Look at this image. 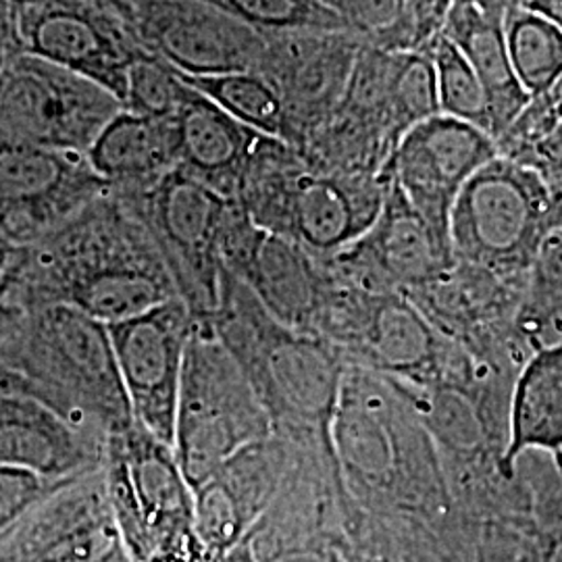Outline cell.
I'll return each mask as SVG.
<instances>
[{
    "label": "cell",
    "mask_w": 562,
    "mask_h": 562,
    "mask_svg": "<svg viewBox=\"0 0 562 562\" xmlns=\"http://www.w3.org/2000/svg\"><path fill=\"white\" fill-rule=\"evenodd\" d=\"M540 171H542L543 180L548 183V188H550L562 215V159L561 161L543 165V167H540Z\"/></svg>",
    "instance_id": "obj_46"
},
{
    "label": "cell",
    "mask_w": 562,
    "mask_h": 562,
    "mask_svg": "<svg viewBox=\"0 0 562 562\" xmlns=\"http://www.w3.org/2000/svg\"><path fill=\"white\" fill-rule=\"evenodd\" d=\"M440 113L436 67L429 48L396 50L390 78V120L398 144L415 125Z\"/></svg>",
    "instance_id": "obj_31"
},
{
    "label": "cell",
    "mask_w": 562,
    "mask_h": 562,
    "mask_svg": "<svg viewBox=\"0 0 562 562\" xmlns=\"http://www.w3.org/2000/svg\"><path fill=\"white\" fill-rule=\"evenodd\" d=\"M20 41L23 55L94 81L120 102L130 67L144 50L125 21L88 0L20 11Z\"/></svg>",
    "instance_id": "obj_19"
},
{
    "label": "cell",
    "mask_w": 562,
    "mask_h": 562,
    "mask_svg": "<svg viewBox=\"0 0 562 562\" xmlns=\"http://www.w3.org/2000/svg\"><path fill=\"white\" fill-rule=\"evenodd\" d=\"M252 27L262 38L294 32L346 30L344 21L322 0H206Z\"/></svg>",
    "instance_id": "obj_33"
},
{
    "label": "cell",
    "mask_w": 562,
    "mask_h": 562,
    "mask_svg": "<svg viewBox=\"0 0 562 562\" xmlns=\"http://www.w3.org/2000/svg\"><path fill=\"white\" fill-rule=\"evenodd\" d=\"M192 92L194 88L183 81L176 67L148 50H142L140 57L130 67L121 104L123 111L134 115L173 120Z\"/></svg>",
    "instance_id": "obj_35"
},
{
    "label": "cell",
    "mask_w": 562,
    "mask_h": 562,
    "mask_svg": "<svg viewBox=\"0 0 562 562\" xmlns=\"http://www.w3.org/2000/svg\"><path fill=\"white\" fill-rule=\"evenodd\" d=\"M364 44L382 50H417L413 0H322Z\"/></svg>",
    "instance_id": "obj_32"
},
{
    "label": "cell",
    "mask_w": 562,
    "mask_h": 562,
    "mask_svg": "<svg viewBox=\"0 0 562 562\" xmlns=\"http://www.w3.org/2000/svg\"><path fill=\"white\" fill-rule=\"evenodd\" d=\"M440 34L475 71L492 111V138L498 140L529 101L513 69L503 21L487 18L467 0H457Z\"/></svg>",
    "instance_id": "obj_27"
},
{
    "label": "cell",
    "mask_w": 562,
    "mask_h": 562,
    "mask_svg": "<svg viewBox=\"0 0 562 562\" xmlns=\"http://www.w3.org/2000/svg\"><path fill=\"white\" fill-rule=\"evenodd\" d=\"M265 562H350L348 533L285 548Z\"/></svg>",
    "instance_id": "obj_38"
},
{
    "label": "cell",
    "mask_w": 562,
    "mask_h": 562,
    "mask_svg": "<svg viewBox=\"0 0 562 562\" xmlns=\"http://www.w3.org/2000/svg\"><path fill=\"white\" fill-rule=\"evenodd\" d=\"M0 371L18 373L34 401L101 438L134 423L109 327L69 304L2 302Z\"/></svg>",
    "instance_id": "obj_3"
},
{
    "label": "cell",
    "mask_w": 562,
    "mask_h": 562,
    "mask_svg": "<svg viewBox=\"0 0 562 562\" xmlns=\"http://www.w3.org/2000/svg\"><path fill=\"white\" fill-rule=\"evenodd\" d=\"M125 2H127V4H130V0H125Z\"/></svg>",
    "instance_id": "obj_50"
},
{
    "label": "cell",
    "mask_w": 562,
    "mask_h": 562,
    "mask_svg": "<svg viewBox=\"0 0 562 562\" xmlns=\"http://www.w3.org/2000/svg\"><path fill=\"white\" fill-rule=\"evenodd\" d=\"M123 111L94 81L20 55L0 69V146H41L86 155Z\"/></svg>",
    "instance_id": "obj_11"
},
{
    "label": "cell",
    "mask_w": 562,
    "mask_h": 562,
    "mask_svg": "<svg viewBox=\"0 0 562 562\" xmlns=\"http://www.w3.org/2000/svg\"><path fill=\"white\" fill-rule=\"evenodd\" d=\"M0 562H132L102 469L63 483L2 531Z\"/></svg>",
    "instance_id": "obj_17"
},
{
    "label": "cell",
    "mask_w": 562,
    "mask_h": 562,
    "mask_svg": "<svg viewBox=\"0 0 562 562\" xmlns=\"http://www.w3.org/2000/svg\"><path fill=\"white\" fill-rule=\"evenodd\" d=\"M331 278L315 336L331 344L346 367L413 387L473 385L490 375L487 367L443 338L404 294L369 292L334 271Z\"/></svg>",
    "instance_id": "obj_6"
},
{
    "label": "cell",
    "mask_w": 562,
    "mask_h": 562,
    "mask_svg": "<svg viewBox=\"0 0 562 562\" xmlns=\"http://www.w3.org/2000/svg\"><path fill=\"white\" fill-rule=\"evenodd\" d=\"M561 223L542 171L498 155L462 188L448 238L454 261L527 281L543 240Z\"/></svg>",
    "instance_id": "obj_7"
},
{
    "label": "cell",
    "mask_w": 562,
    "mask_h": 562,
    "mask_svg": "<svg viewBox=\"0 0 562 562\" xmlns=\"http://www.w3.org/2000/svg\"><path fill=\"white\" fill-rule=\"evenodd\" d=\"M63 483L67 482H46L34 473L0 467V533Z\"/></svg>",
    "instance_id": "obj_37"
},
{
    "label": "cell",
    "mask_w": 562,
    "mask_h": 562,
    "mask_svg": "<svg viewBox=\"0 0 562 562\" xmlns=\"http://www.w3.org/2000/svg\"><path fill=\"white\" fill-rule=\"evenodd\" d=\"M144 562H217L202 546L201 540L196 538V533H190L186 538H181L180 542L171 543L167 548L159 550L157 554H153L150 559Z\"/></svg>",
    "instance_id": "obj_42"
},
{
    "label": "cell",
    "mask_w": 562,
    "mask_h": 562,
    "mask_svg": "<svg viewBox=\"0 0 562 562\" xmlns=\"http://www.w3.org/2000/svg\"><path fill=\"white\" fill-rule=\"evenodd\" d=\"M88 2H92V4L101 7L104 11H109V13L117 15V18H121L123 21L127 18V9H130V4H127L125 0H88Z\"/></svg>",
    "instance_id": "obj_47"
},
{
    "label": "cell",
    "mask_w": 562,
    "mask_h": 562,
    "mask_svg": "<svg viewBox=\"0 0 562 562\" xmlns=\"http://www.w3.org/2000/svg\"><path fill=\"white\" fill-rule=\"evenodd\" d=\"M220 562H257L255 561V557H252V552H250V548H248V543L241 542L240 546H236L234 550H229L225 557H223Z\"/></svg>",
    "instance_id": "obj_48"
},
{
    "label": "cell",
    "mask_w": 562,
    "mask_h": 562,
    "mask_svg": "<svg viewBox=\"0 0 562 562\" xmlns=\"http://www.w3.org/2000/svg\"><path fill=\"white\" fill-rule=\"evenodd\" d=\"M504 32L522 90L529 99L542 94L562 74L561 30L521 7L508 15Z\"/></svg>",
    "instance_id": "obj_30"
},
{
    "label": "cell",
    "mask_w": 562,
    "mask_h": 562,
    "mask_svg": "<svg viewBox=\"0 0 562 562\" xmlns=\"http://www.w3.org/2000/svg\"><path fill=\"white\" fill-rule=\"evenodd\" d=\"M561 475H562V471H561Z\"/></svg>",
    "instance_id": "obj_51"
},
{
    "label": "cell",
    "mask_w": 562,
    "mask_h": 562,
    "mask_svg": "<svg viewBox=\"0 0 562 562\" xmlns=\"http://www.w3.org/2000/svg\"><path fill=\"white\" fill-rule=\"evenodd\" d=\"M475 9H480L487 18L506 23L508 15H513L517 9H521L525 0H467Z\"/></svg>",
    "instance_id": "obj_44"
},
{
    "label": "cell",
    "mask_w": 562,
    "mask_h": 562,
    "mask_svg": "<svg viewBox=\"0 0 562 562\" xmlns=\"http://www.w3.org/2000/svg\"><path fill=\"white\" fill-rule=\"evenodd\" d=\"M331 448L348 501L417 540L459 510L436 443L390 378L346 367Z\"/></svg>",
    "instance_id": "obj_1"
},
{
    "label": "cell",
    "mask_w": 562,
    "mask_h": 562,
    "mask_svg": "<svg viewBox=\"0 0 562 562\" xmlns=\"http://www.w3.org/2000/svg\"><path fill=\"white\" fill-rule=\"evenodd\" d=\"M364 42L348 30L294 32L265 38L257 71L283 106V138L301 150L340 104Z\"/></svg>",
    "instance_id": "obj_18"
},
{
    "label": "cell",
    "mask_w": 562,
    "mask_h": 562,
    "mask_svg": "<svg viewBox=\"0 0 562 562\" xmlns=\"http://www.w3.org/2000/svg\"><path fill=\"white\" fill-rule=\"evenodd\" d=\"M292 454L294 442L273 431L241 448L192 490L194 533L215 561L240 546L273 503Z\"/></svg>",
    "instance_id": "obj_22"
},
{
    "label": "cell",
    "mask_w": 562,
    "mask_h": 562,
    "mask_svg": "<svg viewBox=\"0 0 562 562\" xmlns=\"http://www.w3.org/2000/svg\"><path fill=\"white\" fill-rule=\"evenodd\" d=\"M176 120L121 111L86 153L90 167L111 190H140L178 167Z\"/></svg>",
    "instance_id": "obj_26"
},
{
    "label": "cell",
    "mask_w": 562,
    "mask_h": 562,
    "mask_svg": "<svg viewBox=\"0 0 562 562\" xmlns=\"http://www.w3.org/2000/svg\"><path fill=\"white\" fill-rule=\"evenodd\" d=\"M457 0H413L415 27H417V50L429 48L442 32L443 21L448 18Z\"/></svg>",
    "instance_id": "obj_39"
},
{
    "label": "cell",
    "mask_w": 562,
    "mask_h": 562,
    "mask_svg": "<svg viewBox=\"0 0 562 562\" xmlns=\"http://www.w3.org/2000/svg\"><path fill=\"white\" fill-rule=\"evenodd\" d=\"M106 327L134 422L173 448L181 373L196 319L180 299H171Z\"/></svg>",
    "instance_id": "obj_15"
},
{
    "label": "cell",
    "mask_w": 562,
    "mask_h": 562,
    "mask_svg": "<svg viewBox=\"0 0 562 562\" xmlns=\"http://www.w3.org/2000/svg\"><path fill=\"white\" fill-rule=\"evenodd\" d=\"M452 262L450 244L431 229L390 180L375 223L327 265L340 280L357 288L406 296L440 278Z\"/></svg>",
    "instance_id": "obj_21"
},
{
    "label": "cell",
    "mask_w": 562,
    "mask_h": 562,
    "mask_svg": "<svg viewBox=\"0 0 562 562\" xmlns=\"http://www.w3.org/2000/svg\"><path fill=\"white\" fill-rule=\"evenodd\" d=\"M109 192L86 155L0 146V238L32 246Z\"/></svg>",
    "instance_id": "obj_14"
},
{
    "label": "cell",
    "mask_w": 562,
    "mask_h": 562,
    "mask_svg": "<svg viewBox=\"0 0 562 562\" xmlns=\"http://www.w3.org/2000/svg\"><path fill=\"white\" fill-rule=\"evenodd\" d=\"M23 55L20 41V11L0 0V69Z\"/></svg>",
    "instance_id": "obj_40"
},
{
    "label": "cell",
    "mask_w": 562,
    "mask_h": 562,
    "mask_svg": "<svg viewBox=\"0 0 562 562\" xmlns=\"http://www.w3.org/2000/svg\"><path fill=\"white\" fill-rule=\"evenodd\" d=\"M517 334L529 355L562 340V223L548 234L529 269Z\"/></svg>",
    "instance_id": "obj_28"
},
{
    "label": "cell",
    "mask_w": 562,
    "mask_h": 562,
    "mask_svg": "<svg viewBox=\"0 0 562 562\" xmlns=\"http://www.w3.org/2000/svg\"><path fill=\"white\" fill-rule=\"evenodd\" d=\"M11 7H15L18 11H27V9H36V7H44L50 2H63V0H7Z\"/></svg>",
    "instance_id": "obj_49"
},
{
    "label": "cell",
    "mask_w": 562,
    "mask_h": 562,
    "mask_svg": "<svg viewBox=\"0 0 562 562\" xmlns=\"http://www.w3.org/2000/svg\"><path fill=\"white\" fill-rule=\"evenodd\" d=\"M183 81L215 102L227 115L262 136L283 138V106L271 81L259 71H238L222 76H186Z\"/></svg>",
    "instance_id": "obj_29"
},
{
    "label": "cell",
    "mask_w": 562,
    "mask_h": 562,
    "mask_svg": "<svg viewBox=\"0 0 562 562\" xmlns=\"http://www.w3.org/2000/svg\"><path fill=\"white\" fill-rule=\"evenodd\" d=\"M178 299L161 252L134 206L104 192L48 238L25 246L2 301L59 302L111 325Z\"/></svg>",
    "instance_id": "obj_2"
},
{
    "label": "cell",
    "mask_w": 562,
    "mask_h": 562,
    "mask_svg": "<svg viewBox=\"0 0 562 562\" xmlns=\"http://www.w3.org/2000/svg\"><path fill=\"white\" fill-rule=\"evenodd\" d=\"M271 434V419L240 364L211 323L196 322L186 350L173 429V452L190 487Z\"/></svg>",
    "instance_id": "obj_8"
},
{
    "label": "cell",
    "mask_w": 562,
    "mask_h": 562,
    "mask_svg": "<svg viewBox=\"0 0 562 562\" xmlns=\"http://www.w3.org/2000/svg\"><path fill=\"white\" fill-rule=\"evenodd\" d=\"M429 53L434 57L440 111L452 120L464 121L492 136V111L471 65L461 50L442 34L431 42Z\"/></svg>",
    "instance_id": "obj_34"
},
{
    "label": "cell",
    "mask_w": 562,
    "mask_h": 562,
    "mask_svg": "<svg viewBox=\"0 0 562 562\" xmlns=\"http://www.w3.org/2000/svg\"><path fill=\"white\" fill-rule=\"evenodd\" d=\"M548 454L562 471V340L536 350L522 362L508 401L503 475L529 454Z\"/></svg>",
    "instance_id": "obj_25"
},
{
    "label": "cell",
    "mask_w": 562,
    "mask_h": 562,
    "mask_svg": "<svg viewBox=\"0 0 562 562\" xmlns=\"http://www.w3.org/2000/svg\"><path fill=\"white\" fill-rule=\"evenodd\" d=\"M562 159V123L546 138V140L525 159L522 162L540 169L548 162L561 161Z\"/></svg>",
    "instance_id": "obj_43"
},
{
    "label": "cell",
    "mask_w": 562,
    "mask_h": 562,
    "mask_svg": "<svg viewBox=\"0 0 562 562\" xmlns=\"http://www.w3.org/2000/svg\"><path fill=\"white\" fill-rule=\"evenodd\" d=\"M134 206L161 252L169 278L196 322L209 323L222 296V234L232 202L180 167L140 190H115Z\"/></svg>",
    "instance_id": "obj_9"
},
{
    "label": "cell",
    "mask_w": 562,
    "mask_h": 562,
    "mask_svg": "<svg viewBox=\"0 0 562 562\" xmlns=\"http://www.w3.org/2000/svg\"><path fill=\"white\" fill-rule=\"evenodd\" d=\"M525 562H562V519L546 522V529L527 546Z\"/></svg>",
    "instance_id": "obj_41"
},
{
    "label": "cell",
    "mask_w": 562,
    "mask_h": 562,
    "mask_svg": "<svg viewBox=\"0 0 562 562\" xmlns=\"http://www.w3.org/2000/svg\"><path fill=\"white\" fill-rule=\"evenodd\" d=\"M522 7L543 20L550 21L562 32V0H525Z\"/></svg>",
    "instance_id": "obj_45"
},
{
    "label": "cell",
    "mask_w": 562,
    "mask_h": 562,
    "mask_svg": "<svg viewBox=\"0 0 562 562\" xmlns=\"http://www.w3.org/2000/svg\"><path fill=\"white\" fill-rule=\"evenodd\" d=\"M173 120L180 148L178 167L234 201L262 134L234 120L196 90Z\"/></svg>",
    "instance_id": "obj_24"
},
{
    "label": "cell",
    "mask_w": 562,
    "mask_h": 562,
    "mask_svg": "<svg viewBox=\"0 0 562 562\" xmlns=\"http://www.w3.org/2000/svg\"><path fill=\"white\" fill-rule=\"evenodd\" d=\"M562 123V74L542 94L531 97L517 120L496 140L498 153L525 161Z\"/></svg>",
    "instance_id": "obj_36"
},
{
    "label": "cell",
    "mask_w": 562,
    "mask_h": 562,
    "mask_svg": "<svg viewBox=\"0 0 562 562\" xmlns=\"http://www.w3.org/2000/svg\"><path fill=\"white\" fill-rule=\"evenodd\" d=\"M498 155L490 134L440 113L402 138L387 176L431 229L450 244V215L462 188Z\"/></svg>",
    "instance_id": "obj_20"
},
{
    "label": "cell",
    "mask_w": 562,
    "mask_h": 562,
    "mask_svg": "<svg viewBox=\"0 0 562 562\" xmlns=\"http://www.w3.org/2000/svg\"><path fill=\"white\" fill-rule=\"evenodd\" d=\"M220 252L223 267L255 294L271 317L315 336L334 283L327 262L257 227L236 202L223 227Z\"/></svg>",
    "instance_id": "obj_13"
},
{
    "label": "cell",
    "mask_w": 562,
    "mask_h": 562,
    "mask_svg": "<svg viewBox=\"0 0 562 562\" xmlns=\"http://www.w3.org/2000/svg\"><path fill=\"white\" fill-rule=\"evenodd\" d=\"M102 477L130 561L194 533V496L173 448L138 423L106 438Z\"/></svg>",
    "instance_id": "obj_10"
},
{
    "label": "cell",
    "mask_w": 562,
    "mask_h": 562,
    "mask_svg": "<svg viewBox=\"0 0 562 562\" xmlns=\"http://www.w3.org/2000/svg\"><path fill=\"white\" fill-rule=\"evenodd\" d=\"M387 188L390 178L311 169L292 146L262 136L234 202L257 227L329 261L375 223Z\"/></svg>",
    "instance_id": "obj_5"
},
{
    "label": "cell",
    "mask_w": 562,
    "mask_h": 562,
    "mask_svg": "<svg viewBox=\"0 0 562 562\" xmlns=\"http://www.w3.org/2000/svg\"><path fill=\"white\" fill-rule=\"evenodd\" d=\"M525 283L454 261L440 278L408 292L406 299L477 364L517 378L531 357L517 334Z\"/></svg>",
    "instance_id": "obj_12"
},
{
    "label": "cell",
    "mask_w": 562,
    "mask_h": 562,
    "mask_svg": "<svg viewBox=\"0 0 562 562\" xmlns=\"http://www.w3.org/2000/svg\"><path fill=\"white\" fill-rule=\"evenodd\" d=\"M106 438L63 419L50 406L21 396H0V467L69 482L99 471Z\"/></svg>",
    "instance_id": "obj_23"
},
{
    "label": "cell",
    "mask_w": 562,
    "mask_h": 562,
    "mask_svg": "<svg viewBox=\"0 0 562 562\" xmlns=\"http://www.w3.org/2000/svg\"><path fill=\"white\" fill-rule=\"evenodd\" d=\"M125 25L186 76L257 71L265 50L261 34L206 0H130Z\"/></svg>",
    "instance_id": "obj_16"
},
{
    "label": "cell",
    "mask_w": 562,
    "mask_h": 562,
    "mask_svg": "<svg viewBox=\"0 0 562 562\" xmlns=\"http://www.w3.org/2000/svg\"><path fill=\"white\" fill-rule=\"evenodd\" d=\"M209 323L257 392L273 431L334 452L331 423L346 373L338 350L271 317L225 267L220 308Z\"/></svg>",
    "instance_id": "obj_4"
}]
</instances>
